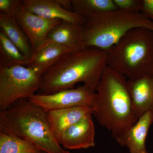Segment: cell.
Segmentation results:
<instances>
[{"mask_svg":"<svg viewBox=\"0 0 153 153\" xmlns=\"http://www.w3.org/2000/svg\"><path fill=\"white\" fill-rule=\"evenodd\" d=\"M143 28L153 31V22L142 13L115 10L86 20L82 25L85 47L107 51L132 30Z\"/></svg>","mask_w":153,"mask_h":153,"instance_id":"5b68a950","label":"cell"},{"mask_svg":"<svg viewBox=\"0 0 153 153\" xmlns=\"http://www.w3.org/2000/svg\"><path fill=\"white\" fill-rule=\"evenodd\" d=\"M14 17L29 39L33 52L43 46L49 32L62 22L39 16L23 7L21 2Z\"/></svg>","mask_w":153,"mask_h":153,"instance_id":"ba28073f","label":"cell"},{"mask_svg":"<svg viewBox=\"0 0 153 153\" xmlns=\"http://www.w3.org/2000/svg\"><path fill=\"white\" fill-rule=\"evenodd\" d=\"M107 65L134 80L153 74V31L143 28L132 30L107 50Z\"/></svg>","mask_w":153,"mask_h":153,"instance_id":"277c9868","label":"cell"},{"mask_svg":"<svg viewBox=\"0 0 153 153\" xmlns=\"http://www.w3.org/2000/svg\"><path fill=\"white\" fill-rule=\"evenodd\" d=\"M72 52L74 51L59 44H47L33 52L30 64L27 67L42 75L63 55Z\"/></svg>","mask_w":153,"mask_h":153,"instance_id":"9a60e30c","label":"cell"},{"mask_svg":"<svg viewBox=\"0 0 153 153\" xmlns=\"http://www.w3.org/2000/svg\"><path fill=\"white\" fill-rule=\"evenodd\" d=\"M96 91L84 85L49 94H36L28 99L47 112L79 106H93Z\"/></svg>","mask_w":153,"mask_h":153,"instance_id":"52a82bcc","label":"cell"},{"mask_svg":"<svg viewBox=\"0 0 153 153\" xmlns=\"http://www.w3.org/2000/svg\"><path fill=\"white\" fill-rule=\"evenodd\" d=\"M63 9L66 10L73 11L71 0H56Z\"/></svg>","mask_w":153,"mask_h":153,"instance_id":"603a6c76","label":"cell"},{"mask_svg":"<svg viewBox=\"0 0 153 153\" xmlns=\"http://www.w3.org/2000/svg\"><path fill=\"white\" fill-rule=\"evenodd\" d=\"M50 44H59L74 52L86 49L82 25L65 22H60L49 32L42 47Z\"/></svg>","mask_w":153,"mask_h":153,"instance_id":"7c38bea8","label":"cell"},{"mask_svg":"<svg viewBox=\"0 0 153 153\" xmlns=\"http://www.w3.org/2000/svg\"><path fill=\"white\" fill-rule=\"evenodd\" d=\"M30 59L24 55L0 30V67L27 66Z\"/></svg>","mask_w":153,"mask_h":153,"instance_id":"ac0fdd59","label":"cell"},{"mask_svg":"<svg viewBox=\"0 0 153 153\" xmlns=\"http://www.w3.org/2000/svg\"><path fill=\"white\" fill-rule=\"evenodd\" d=\"M21 5L28 11L44 19L79 25H83L86 22L79 14L63 9L56 0H23Z\"/></svg>","mask_w":153,"mask_h":153,"instance_id":"30bf717a","label":"cell"},{"mask_svg":"<svg viewBox=\"0 0 153 153\" xmlns=\"http://www.w3.org/2000/svg\"><path fill=\"white\" fill-rule=\"evenodd\" d=\"M117 9L130 13H141L143 0H113Z\"/></svg>","mask_w":153,"mask_h":153,"instance_id":"ffe728a7","label":"cell"},{"mask_svg":"<svg viewBox=\"0 0 153 153\" xmlns=\"http://www.w3.org/2000/svg\"><path fill=\"white\" fill-rule=\"evenodd\" d=\"M0 28L9 40L24 55L30 59L34 52L32 46L15 17L0 13Z\"/></svg>","mask_w":153,"mask_h":153,"instance_id":"2e32d148","label":"cell"},{"mask_svg":"<svg viewBox=\"0 0 153 153\" xmlns=\"http://www.w3.org/2000/svg\"><path fill=\"white\" fill-rule=\"evenodd\" d=\"M0 132L27 140L47 153H70L54 135L48 112L28 99L0 111Z\"/></svg>","mask_w":153,"mask_h":153,"instance_id":"3957f363","label":"cell"},{"mask_svg":"<svg viewBox=\"0 0 153 153\" xmlns=\"http://www.w3.org/2000/svg\"><path fill=\"white\" fill-rule=\"evenodd\" d=\"M0 153H46L27 140L0 132Z\"/></svg>","mask_w":153,"mask_h":153,"instance_id":"d6986e66","label":"cell"},{"mask_svg":"<svg viewBox=\"0 0 153 153\" xmlns=\"http://www.w3.org/2000/svg\"><path fill=\"white\" fill-rule=\"evenodd\" d=\"M95 133L91 115L67 129L62 134L59 143L66 150L93 147L95 146Z\"/></svg>","mask_w":153,"mask_h":153,"instance_id":"9c48e42d","label":"cell"},{"mask_svg":"<svg viewBox=\"0 0 153 153\" xmlns=\"http://www.w3.org/2000/svg\"><path fill=\"white\" fill-rule=\"evenodd\" d=\"M21 2L20 0H0V13L14 17Z\"/></svg>","mask_w":153,"mask_h":153,"instance_id":"44dd1931","label":"cell"},{"mask_svg":"<svg viewBox=\"0 0 153 153\" xmlns=\"http://www.w3.org/2000/svg\"></svg>","mask_w":153,"mask_h":153,"instance_id":"cb8c5ba5","label":"cell"},{"mask_svg":"<svg viewBox=\"0 0 153 153\" xmlns=\"http://www.w3.org/2000/svg\"><path fill=\"white\" fill-rule=\"evenodd\" d=\"M93 114L115 138L136 123L125 76L107 66L96 90Z\"/></svg>","mask_w":153,"mask_h":153,"instance_id":"7a4b0ae2","label":"cell"},{"mask_svg":"<svg viewBox=\"0 0 153 153\" xmlns=\"http://www.w3.org/2000/svg\"><path fill=\"white\" fill-rule=\"evenodd\" d=\"M153 123V112H146L139 118L134 124L115 139L120 146L128 148L130 153H149L146 147V140Z\"/></svg>","mask_w":153,"mask_h":153,"instance_id":"8fae6325","label":"cell"},{"mask_svg":"<svg viewBox=\"0 0 153 153\" xmlns=\"http://www.w3.org/2000/svg\"><path fill=\"white\" fill-rule=\"evenodd\" d=\"M73 12L85 20L117 10L113 0H71Z\"/></svg>","mask_w":153,"mask_h":153,"instance_id":"e0dca14e","label":"cell"},{"mask_svg":"<svg viewBox=\"0 0 153 153\" xmlns=\"http://www.w3.org/2000/svg\"><path fill=\"white\" fill-rule=\"evenodd\" d=\"M127 85L137 118L148 111L153 112V74L134 80L127 79Z\"/></svg>","mask_w":153,"mask_h":153,"instance_id":"4fadbf2b","label":"cell"},{"mask_svg":"<svg viewBox=\"0 0 153 153\" xmlns=\"http://www.w3.org/2000/svg\"><path fill=\"white\" fill-rule=\"evenodd\" d=\"M93 107L87 105L48 112L52 131L58 143L62 134L67 129L86 117L93 114Z\"/></svg>","mask_w":153,"mask_h":153,"instance_id":"5bb4252c","label":"cell"},{"mask_svg":"<svg viewBox=\"0 0 153 153\" xmlns=\"http://www.w3.org/2000/svg\"><path fill=\"white\" fill-rule=\"evenodd\" d=\"M141 13L153 22V0H143Z\"/></svg>","mask_w":153,"mask_h":153,"instance_id":"7402d4cb","label":"cell"},{"mask_svg":"<svg viewBox=\"0 0 153 153\" xmlns=\"http://www.w3.org/2000/svg\"><path fill=\"white\" fill-rule=\"evenodd\" d=\"M41 76L38 71L27 66L0 67V111L37 94Z\"/></svg>","mask_w":153,"mask_h":153,"instance_id":"8992f818","label":"cell"},{"mask_svg":"<svg viewBox=\"0 0 153 153\" xmlns=\"http://www.w3.org/2000/svg\"><path fill=\"white\" fill-rule=\"evenodd\" d=\"M107 65L106 51L89 47L63 55L42 74L38 94H52L82 82L96 90Z\"/></svg>","mask_w":153,"mask_h":153,"instance_id":"6da1fadb","label":"cell"}]
</instances>
